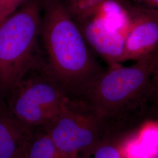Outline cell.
Segmentation results:
<instances>
[{
	"label": "cell",
	"instance_id": "cell-1",
	"mask_svg": "<svg viewBox=\"0 0 158 158\" xmlns=\"http://www.w3.org/2000/svg\"><path fill=\"white\" fill-rule=\"evenodd\" d=\"M158 62V48L129 66H107L79 102L113 128L139 132L147 124L151 77Z\"/></svg>",
	"mask_w": 158,
	"mask_h": 158
},
{
	"label": "cell",
	"instance_id": "cell-2",
	"mask_svg": "<svg viewBox=\"0 0 158 158\" xmlns=\"http://www.w3.org/2000/svg\"><path fill=\"white\" fill-rule=\"evenodd\" d=\"M40 40L46 68L76 100L105 69L63 0H43Z\"/></svg>",
	"mask_w": 158,
	"mask_h": 158
},
{
	"label": "cell",
	"instance_id": "cell-3",
	"mask_svg": "<svg viewBox=\"0 0 158 158\" xmlns=\"http://www.w3.org/2000/svg\"><path fill=\"white\" fill-rule=\"evenodd\" d=\"M43 0H27L0 23V96H5L43 60Z\"/></svg>",
	"mask_w": 158,
	"mask_h": 158
},
{
	"label": "cell",
	"instance_id": "cell-4",
	"mask_svg": "<svg viewBox=\"0 0 158 158\" xmlns=\"http://www.w3.org/2000/svg\"><path fill=\"white\" fill-rule=\"evenodd\" d=\"M5 97L10 112L32 130L50 124L70 98L49 72L44 59Z\"/></svg>",
	"mask_w": 158,
	"mask_h": 158
},
{
	"label": "cell",
	"instance_id": "cell-5",
	"mask_svg": "<svg viewBox=\"0 0 158 158\" xmlns=\"http://www.w3.org/2000/svg\"><path fill=\"white\" fill-rule=\"evenodd\" d=\"M87 44L107 66L123 63L131 16L125 0H107L73 17Z\"/></svg>",
	"mask_w": 158,
	"mask_h": 158
},
{
	"label": "cell",
	"instance_id": "cell-6",
	"mask_svg": "<svg viewBox=\"0 0 158 158\" xmlns=\"http://www.w3.org/2000/svg\"><path fill=\"white\" fill-rule=\"evenodd\" d=\"M66 158H76L114 129L80 102L69 98L61 111L44 128Z\"/></svg>",
	"mask_w": 158,
	"mask_h": 158
},
{
	"label": "cell",
	"instance_id": "cell-7",
	"mask_svg": "<svg viewBox=\"0 0 158 158\" xmlns=\"http://www.w3.org/2000/svg\"><path fill=\"white\" fill-rule=\"evenodd\" d=\"M131 16L123 63L134 62L158 48V10L138 6L126 0Z\"/></svg>",
	"mask_w": 158,
	"mask_h": 158
},
{
	"label": "cell",
	"instance_id": "cell-8",
	"mask_svg": "<svg viewBox=\"0 0 158 158\" xmlns=\"http://www.w3.org/2000/svg\"><path fill=\"white\" fill-rule=\"evenodd\" d=\"M32 132L14 117L5 104H0V158H23Z\"/></svg>",
	"mask_w": 158,
	"mask_h": 158
},
{
	"label": "cell",
	"instance_id": "cell-9",
	"mask_svg": "<svg viewBox=\"0 0 158 158\" xmlns=\"http://www.w3.org/2000/svg\"><path fill=\"white\" fill-rule=\"evenodd\" d=\"M139 132L113 130L76 158H128L127 147Z\"/></svg>",
	"mask_w": 158,
	"mask_h": 158
},
{
	"label": "cell",
	"instance_id": "cell-10",
	"mask_svg": "<svg viewBox=\"0 0 158 158\" xmlns=\"http://www.w3.org/2000/svg\"><path fill=\"white\" fill-rule=\"evenodd\" d=\"M23 158H66L57 148L46 130L32 132Z\"/></svg>",
	"mask_w": 158,
	"mask_h": 158
},
{
	"label": "cell",
	"instance_id": "cell-11",
	"mask_svg": "<svg viewBox=\"0 0 158 158\" xmlns=\"http://www.w3.org/2000/svg\"><path fill=\"white\" fill-rule=\"evenodd\" d=\"M146 118L147 123L158 125V62L151 77V98Z\"/></svg>",
	"mask_w": 158,
	"mask_h": 158
},
{
	"label": "cell",
	"instance_id": "cell-12",
	"mask_svg": "<svg viewBox=\"0 0 158 158\" xmlns=\"http://www.w3.org/2000/svg\"><path fill=\"white\" fill-rule=\"evenodd\" d=\"M107 0H63L72 17H78Z\"/></svg>",
	"mask_w": 158,
	"mask_h": 158
},
{
	"label": "cell",
	"instance_id": "cell-13",
	"mask_svg": "<svg viewBox=\"0 0 158 158\" xmlns=\"http://www.w3.org/2000/svg\"><path fill=\"white\" fill-rule=\"evenodd\" d=\"M27 0H0V23L22 6Z\"/></svg>",
	"mask_w": 158,
	"mask_h": 158
},
{
	"label": "cell",
	"instance_id": "cell-14",
	"mask_svg": "<svg viewBox=\"0 0 158 158\" xmlns=\"http://www.w3.org/2000/svg\"><path fill=\"white\" fill-rule=\"evenodd\" d=\"M133 4L158 10V0H128Z\"/></svg>",
	"mask_w": 158,
	"mask_h": 158
},
{
	"label": "cell",
	"instance_id": "cell-15",
	"mask_svg": "<svg viewBox=\"0 0 158 158\" xmlns=\"http://www.w3.org/2000/svg\"><path fill=\"white\" fill-rule=\"evenodd\" d=\"M146 158H158V148L152 151Z\"/></svg>",
	"mask_w": 158,
	"mask_h": 158
}]
</instances>
